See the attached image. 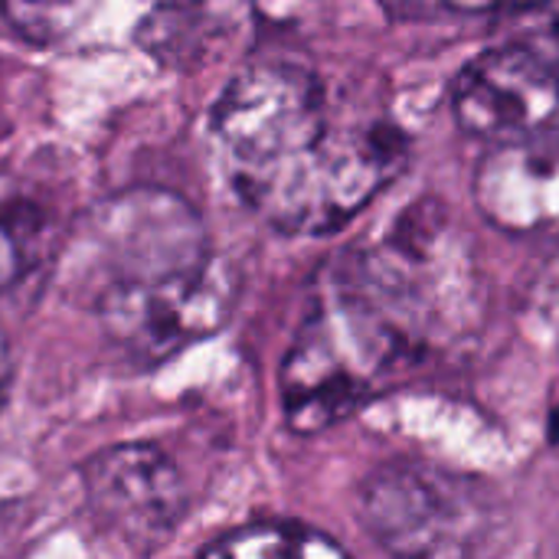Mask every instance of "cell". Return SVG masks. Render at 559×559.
<instances>
[{"instance_id": "1", "label": "cell", "mask_w": 559, "mask_h": 559, "mask_svg": "<svg viewBox=\"0 0 559 559\" xmlns=\"http://www.w3.org/2000/svg\"><path fill=\"white\" fill-rule=\"evenodd\" d=\"M210 128L239 200L288 236L337 233L406 164V138L386 115H350L295 62L236 72Z\"/></svg>"}, {"instance_id": "2", "label": "cell", "mask_w": 559, "mask_h": 559, "mask_svg": "<svg viewBox=\"0 0 559 559\" xmlns=\"http://www.w3.org/2000/svg\"><path fill=\"white\" fill-rule=\"evenodd\" d=\"M69 292L138 367H157L223 328L236 288L200 213L170 190L98 203L66 255Z\"/></svg>"}, {"instance_id": "3", "label": "cell", "mask_w": 559, "mask_h": 559, "mask_svg": "<svg viewBox=\"0 0 559 559\" xmlns=\"http://www.w3.org/2000/svg\"><path fill=\"white\" fill-rule=\"evenodd\" d=\"M426 347L341 265L282 360V413L314 436L364 409Z\"/></svg>"}, {"instance_id": "4", "label": "cell", "mask_w": 559, "mask_h": 559, "mask_svg": "<svg viewBox=\"0 0 559 559\" xmlns=\"http://www.w3.org/2000/svg\"><path fill=\"white\" fill-rule=\"evenodd\" d=\"M452 111L465 134L491 144L559 141V0L508 16L504 36L455 75Z\"/></svg>"}, {"instance_id": "5", "label": "cell", "mask_w": 559, "mask_h": 559, "mask_svg": "<svg viewBox=\"0 0 559 559\" xmlns=\"http://www.w3.org/2000/svg\"><path fill=\"white\" fill-rule=\"evenodd\" d=\"M360 518L373 540L406 557L475 554L491 531V504L478 485L409 462L386 465L364 485Z\"/></svg>"}, {"instance_id": "6", "label": "cell", "mask_w": 559, "mask_h": 559, "mask_svg": "<svg viewBox=\"0 0 559 559\" xmlns=\"http://www.w3.org/2000/svg\"><path fill=\"white\" fill-rule=\"evenodd\" d=\"M85 508L95 531L124 550H154L187 511L177 465L151 442H124L95 452L82 465Z\"/></svg>"}, {"instance_id": "7", "label": "cell", "mask_w": 559, "mask_h": 559, "mask_svg": "<svg viewBox=\"0 0 559 559\" xmlns=\"http://www.w3.org/2000/svg\"><path fill=\"white\" fill-rule=\"evenodd\" d=\"M475 200L504 233L559 229V141L495 144L478 164Z\"/></svg>"}, {"instance_id": "8", "label": "cell", "mask_w": 559, "mask_h": 559, "mask_svg": "<svg viewBox=\"0 0 559 559\" xmlns=\"http://www.w3.org/2000/svg\"><path fill=\"white\" fill-rule=\"evenodd\" d=\"M229 29V7L223 0H170L147 13L138 26V43L164 66H197L213 39Z\"/></svg>"}, {"instance_id": "9", "label": "cell", "mask_w": 559, "mask_h": 559, "mask_svg": "<svg viewBox=\"0 0 559 559\" xmlns=\"http://www.w3.org/2000/svg\"><path fill=\"white\" fill-rule=\"evenodd\" d=\"M200 554L229 559H318L344 557V547L298 521H259L216 537Z\"/></svg>"}, {"instance_id": "10", "label": "cell", "mask_w": 559, "mask_h": 559, "mask_svg": "<svg viewBox=\"0 0 559 559\" xmlns=\"http://www.w3.org/2000/svg\"><path fill=\"white\" fill-rule=\"evenodd\" d=\"M43 226L46 219L33 203L0 187V292L20 282L39 259Z\"/></svg>"}, {"instance_id": "11", "label": "cell", "mask_w": 559, "mask_h": 559, "mask_svg": "<svg viewBox=\"0 0 559 559\" xmlns=\"http://www.w3.org/2000/svg\"><path fill=\"white\" fill-rule=\"evenodd\" d=\"M7 23L29 43H52L85 23L95 0H0Z\"/></svg>"}, {"instance_id": "12", "label": "cell", "mask_w": 559, "mask_h": 559, "mask_svg": "<svg viewBox=\"0 0 559 559\" xmlns=\"http://www.w3.org/2000/svg\"><path fill=\"white\" fill-rule=\"evenodd\" d=\"M7 386H10V350H7V337L0 331V406H3Z\"/></svg>"}, {"instance_id": "13", "label": "cell", "mask_w": 559, "mask_h": 559, "mask_svg": "<svg viewBox=\"0 0 559 559\" xmlns=\"http://www.w3.org/2000/svg\"><path fill=\"white\" fill-rule=\"evenodd\" d=\"M550 439L559 445V403H557V409L550 413Z\"/></svg>"}]
</instances>
